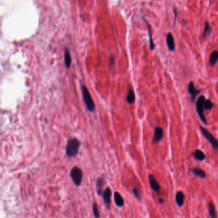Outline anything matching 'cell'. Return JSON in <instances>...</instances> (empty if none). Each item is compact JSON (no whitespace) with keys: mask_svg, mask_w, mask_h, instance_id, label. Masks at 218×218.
<instances>
[{"mask_svg":"<svg viewBox=\"0 0 218 218\" xmlns=\"http://www.w3.org/2000/svg\"><path fill=\"white\" fill-rule=\"evenodd\" d=\"M148 179H149V182H150L151 188L154 191L157 192V193H159V192L160 191V189H161V187H160L159 183L157 182L156 178H155L152 175H150Z\"/></svg>","mask_w":218,"mask_h":218,"instance_id":"9c48e42d","label":"cell"},{"mask_svg":"<svg viewBox=\"0 0 218 218\" xmlns=\"http://www.w3.org/2000/svg\"><path fill=\"white\" fill-rule=\"evenodd\" d=\"M83 173L81 169L77 166H74L70 170V176L74 184L77 187L81 184L83 181Z\"/></svg>","mask_w":218,"mask_h":218,"instance_id":"3957f363","label":"cell"},{"mask_svg":"<svg viewBox=\"0 0 218 218\" xmlns=\"http://www.w3.org/2000/svg\"><path fill=\"white\" fill-rule=\"evenodd\" d=\"M188 92L191 95V100L193 102L194 101L195 99H196V96L201 92V90L196 89V88H195L193 82L191 81L189 83V85H188Z\"/></svg>","mask_w":218,"mask_h":218,"instance_id":"52a82bcc","label":"cell"},{"mask_svg":"<svg viewBox=\"0 0 218 218\" xmlns=\"http://www.w3.org/2000/svg\"><path fill=\"white\" fill-rule=\"evenodd\" d=\"M81 91L83 101L85 102L88 111H90V112H93L95 109V105L93 100L90 92H89L88 88L85 85H83L81 87Z\"/></svg>","mask_w":218,"mask_h":218,"instance_id":"7a4b0ae2","label":"cell"},{"mask_svg":"<svg viewBox=\"0 0 218 218\" xmlns=\"http://www.w3.org/2000/svg\"><path fill=\"white\" fill-rule=\"evenodd\" d=\"M217 91H218V90H217Z\"/></svg>","mask_w":218,"mask_h":218,"instance_id":"484cf974","label":"cell"},{"mask_svg":"<svg viewBox=\"0 0 218 218\" xmlns=\"http://www.w3.org/2000/svg\"><path fill=\"white\" fill-rule=\"evenodd\" d=\"M218 61V51H214V52H212L210 56V58H209V65L211 67L214 66L217 64V62Z\"/></svg>","mask_w":218,"mask_h":218,"instance_id":"9a60e30c","label":"cell"},{"mask_svg":"<svg viewBox=\"0 0 218 218\" xmlns=\"http://www.w3.org/2000/svg\"><path fill=\"white\" fill-rule=\"evenodd\" d=\"M81 143L76 137H71L68 140L66 145V155L68 157H74L76 156L79 152V147Z\"/></svg>","mask_w":218,"mask_h":218,"instance_id":"6da1fadb","label":"cell"},{"mask_svg":"<svg viewBox=\"0 0 218 218\" xmlns=\"http://www.w3.org/2000/svg\"><path fill=\"white\" fill-rule=\"evenodd\" d=\"M164 136V132L163 129L160 127H156L154 130V136L152 140L153 143H159L162 139Z\"/></svg>","mask_w":218,"mask_h":218,"instance_id":"8992f818","label":"cell"},{"mask_svg":"<svg viewBox=\"0 0 218 218\" xmlns=\"http://www.w3.org/2000/svg\"><path fill=\"white\" fill-rule=\"evenodd\" d=\"M135 100H136L135 93H134L133 89H131L130 88L129 90V93L127 94V97H126V100H127V102L129 104H133V103L135 102Z\"/></svg>","mask_w":218,"mask_h":218,"instance_id":"2e32d148","label":"cell"},{"mask_svg":"<svg viewBox=\"0 0 218 218\" xmlns=\"http://www.w3.org/2000/svg\"><path fill=\"white\" fill-rule=\"evenodd\" d=\"M166 44L168 49L170 50L171 52L175 51V41L174 38L173 37V35L171 33H168V35H166Z\"/></svg>","mask_w":218,"mask_h":218,"instance_id":"30bf717a","label":"cell"},{"mask_svg":"<svg viewBox=\"0 0 218 218\" xmlns=\"http://www.w3.org/2000/svg\"><path fill=\"white\" fill-rule=\"evenodd\" d=\"M114 200L115 202V204L117 206H118L119 208L122 207L124 205V200L122 197L121 194H120L118 192H114Z\"/></svg>","mask_w":218,"mask_h":218,"instance_id":"7c38bea8","label":"cell"},{"mask_svg":"<svg viewBox=\"0 0 218 218\" xmlns=\"http://www.w3.org/2000/svg\"><path fill=\"white\" fill-rule=\"evenodd\" d=\"M211 32H212V28L211 27L210 24H209V22L205 21L204 31H203V37L204 39L208 38L209 35H211Z\"/></svg>","mask_w":218,"mask_h":218,"instance_id":"d6986e66","label":"cell"},{"mask_svg":"<svg viewBox=\"0 0 218 218\" xmlns=\"http://www.w3.org/2000/svg\"><path fill=\"white\" fill-rule=\"evenodd\" d=\"M93 208V212L94 216L95 217H100V214H99V206L97 205V203H94L92 206Z\"/></svg>","mask_w":218,"mask_h":218,"instance_id":"7402d4cb","label":"cell"},{"mask_svg":"<svg viewBox=\"0 0 218 218\" xmlns=\"http://www.w3.org/2000/svg\"><path fill=\"white\" fill-rule=\"evenodd\" d=\"M175 199H176V203L177 205L179 206V207H181V206L183 205V203H184V199H185L184 194H183L182 191H178L176 194Z\"/></svg>","mask_w":218,"mask_h":218,"instance_id":"4fadbf2b","label":"cell"},{"mask_svg":"<svg viewBox=\"0 0 218 218\" xmlns=\"http://www.w3.org/2000/svg\"><path fill=\"white\" fill-rule=\"evenodd\" d=\"M214 106V104L210 99H205V109L206 110H211Z\"/></svg>","mask_w":218,"mask_h":218,"instance_id":"603a6c76","label":"cell"},{"mask_svg":"<svg viewBox=\"0 0 218 218\" xmlns=\"http://www.w3.org/2000/svg\"><path fill=\"white\" fill-rule=\"evenodd\" d=\"M191 172L193 173L195 176L199 177L202 179H205L206 177V174L204 170H203L202 169L198 168H194L191 170Z\"/></svg>","mask_w":218,"mask_h":218,"instance_id":"5bb4252c","label":"cell"},{"mask_svg":"<svg viewBox=\"0 0 218 218\" xmlns=\"http://www.w3.org/2000/svg\"><path fill=\"white\" fill-rule=\"evenodd\" d=\"M145 21L146 22V23H147V28H148V35H149V44H150V50L153 51L155 49V44L154 43V41H153V39H152V31H151V28H150V25L148 24V22L147 20L145 19Z\"/></svg>","mask_w":218,"mask_h":218,"instance_id":"ffe728a7","label":"cell"},{"mask_svg":"<svg viewBox=\"0 0 218 218\" xmlns=\"http://www.w3.org/2000/svg\"><path fill=\"white\" fill-rule=\"evenodd\" d=\"M164 202H165L164 199H159V203H163Z\"/></svg>","mask_w":218,"mask_h":218,"instance_id":"d4e9b609","label":"cell"},{"mask_svg":"<svg viewBox=\"0 0 218 218\" xmlns=\"http://www.w3.org/2000/svg\"><path fill=\"white\" fill-rule=\"evenodd\" d=\"M208 209L209 212L210 214L211 217H216L217 215L216 213V210H215V206L214 205V203L212 202L209 203L208 204Z\"/></svg>","mask_w":218,"mask_h":218,"instance_id":"44dd1931","label":"cell"},{"mask_svg":"<svg viewBox=\"0 0 218 218\" xmlns=\"http://www.w3.org/2000/svg\"><path fill=\"white\" fill-rule=\"evenodd\" d=\"M133 192L134 196H135L137 200H140V199H141V195H140V193H139V189H137V188H134L133 189Z\"/></svg>","mask_w":218,"mask_h":218,"instance_id":"cb8c5ba5","label":"cell"},{"mask_svg":"<svg viewBox=\"0 0 218 218\" xmlns=\"http://www.w3.org/2000/svg\"><path fill=\"white\" fill-rule=\"evenodd\" d=\"M103 200H104L106 205H107V207L108 209L110 208V204H111V190L110 188H107L105 191L103 192V194L102 195Z\"/></svg>","mask_w":218,"mask_h":218,"instance_id":"ba28073f","label":"cell"},{"mask_svg":"<svg viewBox=\"0 0 218 218\" xmlns=\"http://www.w3.org/2000/svg\"><path fill=\"white\" fill-rule=\"evenodd\" d=\"M106 184V180L104 177H99L97 180V193L99 196H102V189Z\"/></svg>","mask_w":218,"mask_h":218,"instance_id":"8fae6325","label":"cell"},{"mask_svg":"<svg viewBox=\"0 0 218 218\" xmlns=\"http://www.w3.org/2000/svg\"><path fill=\"white\" fill-rule=\"evenodd\" d=\"M205 97L203 95L200 96L197 100L196 107V111L198 114L200 118L205 125H206L207 124V122H206V118L204 115V110H205Z\"/></svg>","mask_w":218,"mask_h":218,"instance_id":"277c9868","label":"cell"},{"mask_svg":"<svg viewBox=\"0 0 218 218\" xmlns=\"http://www.w3.org/2000/svg\"><path fill=\"white\" fill-rule=\"evenodd\" d=\"M65 67L67 68H69L70 67L71 65V62H72V60H71V55L70 53L69 50L68 49H65Z\"/></svg>","mask_w":218,"mask_h":218,"instance_id":"e0dca14e","label":"cell"},{"mask_svg":"<svg viewBox=\"0 0 218 218\" xmlns=\"http://www.w3.org/2000/svg\"><path fill=\"white\" fill-rule=\"evenodd\" d=\"M193 156L196 160L199 161H203L206 158L205 154L200 150H196L193 154Z\"/></svg>","mask_w":218,"mask_h":218,"instance_id":"ac0fdd59","label":"cell"},{"mask_svg":"<svg viewBox=\"0 0 218 218\" xmlns=\"http://www.w3.org/2000/svg\"><path fill=\"white\" fill-rule=\"evenodd\" d=\"M200 129L203 135L204 136L205 138L208 140L209 143H211L212 148L214 150H218V140L212 134L205 128L203 127L202 126H200Z\"/></svg>","mask_w":218,"mask_h":218,"instance_id":"5b68a950","label":"cell"}]
</instances>
